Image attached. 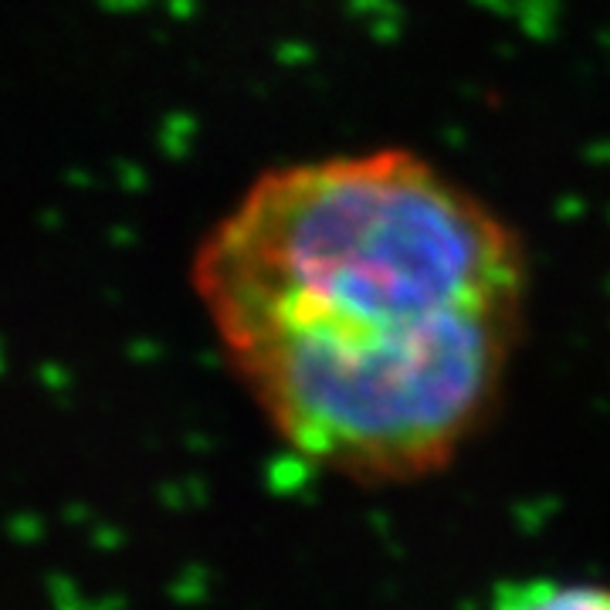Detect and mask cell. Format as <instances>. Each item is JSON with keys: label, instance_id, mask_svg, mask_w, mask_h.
I'll return each instance as SVG.
<instances>
[{"label": "cell", "instance_id": "obj_1", "mask_svg": "<svg viewBox=\"0 0 610 610\" xmlns=\"http://www.w3.org/2000/svg\"><path fill=\"white\" fill-rule=\"evenodd\" d=\"M197 292L278 438L397 485L448 468L499 411L529 261L475 190L383 146L261 173L200 248Z\"/></svg>", "mask_w": 610, "mask_h": 610}, {"label": "cell", "instance_id": "obj_2", "mask_svg": "<svg viewBox=\"0 0 610 610\" xmlns=\"http://www.w3.org/2000/svg\"><path fill=\"white\" fill-rule=\"evenodd\" d=\"M495 610H610V587L583 580H533L505 590Z\"/></svg>", "mask_w": 610, "mask_h": 610}]
</instances>
